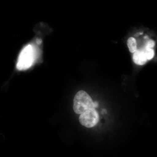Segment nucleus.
<instances>
[{"label": "nucleus", "mask_w": 157, "mask_h": 157, "mask_svg": "<svg viewBox=\"0 0 157 157\" xmlns=\"http://www.w3.org/2000/svg\"><path fill=\"white\" fill-rule=\"evenodd\" d=\"M79 121L82 125L88 128H92L99 122V114L95 109H88L80 114Z\"/></svg>", "instance_id": "nucleus-3"}, {"label": "nucleus", "mask_w": 157, "mask_h": 157, "mask_svg": "<svg viewBox=\"0 0 157 157\" xmlns=\"http://www.w3.org/2000/svg\"><path fill=\"white\" fill-rule=\"evenodd\" d=\"M133 60L135 64L138 65H143L146 63L147 60L143 48L137 50L134 52Z\"/></svg>", "instance_id": "nucleus-4"}, {"label": "nucleus", "mask_w": 157, "mask_h": 157, "mask_svg": "<svg viewBox=\"0 0 157 157\" xmlns=\"http://www.w3.org/2000/svg\"><path fill=\"white\" fill-rule=\"evenodd\" d=\"M155 45V42L153 40H149L146 43V46L145 48H152L154 47Z\"/></svg>", "instance_id": "nucleus-7"}, {"label": "nucleus", "mask_w": 157, "mask_h": 157, "mask_svg": "<svg viewBox=\"0 0 157 157\" xmlns=\"http://www.w3.org/2000/svg\"><path fill=\"white\" fill-rule=\"evenodd\" d=\"M128 47L130 52L134 53L137 50V43L136 39L133 37H130L128 39Z\"/></svg>", "instance_id": "nucleus-5"}, {"label": "nucleus", "mask_w": 157, "mask_h": 157, "mask_svg": "<svg viewBox=\"0 0 157 157\" xmlns=\"http://www.w3.org/2000/svg\"><path fill=\"white\" fill-rule=\"evenodd\" d=\"M147 60L151 59L155 56L154 50L152 48H143Z\"/></svg>", "instance_id": "nucleus-6"}, {"label": "nucleus", "mask_w": 157, "mask_h": 157, "mask_svg": "<svg viewBox=\"0 0 157 157\" xmlns=\"http://www.w3.org/2000/svg\"><path fill=\"white\" fill-rule=\"evenodd\" d=\"M94 104L95 108L98 107V103L97 102H94Z\"/></svg>", "instance_id": "nucleus-8"}, {"label": "nucleus", "mask_w": 157, "mask_h": 157, "mask_svg": "<svg viewBox=\"0 0 157 157\" xmlns=\"http://www.w3.org/2000/svg\"><path fill=\"white\" fill-rule=\"evenodd\" d=\"M74 112L80 114L88 109H95L92 99L87 93L80 90L76 94L73 100Z\"/></svg>", "instance_id": "nucleus-2"}, {"label": "nucleus", "mask_w": 157, "mask_h": 157, "mask_svg": "<svg viewBox=\"0 0 157 157\" xmlns=\"http://www.w3.org/2000/svg\"><path fill=\"white\" fill-rule=\"evenodd\" d=\"M36 50L31 44L26 45L20 53L16 68L18 70H27L33 66L36 59Z\"/></svg>", "instance_id": "nucleus-1"}]
</instances>
